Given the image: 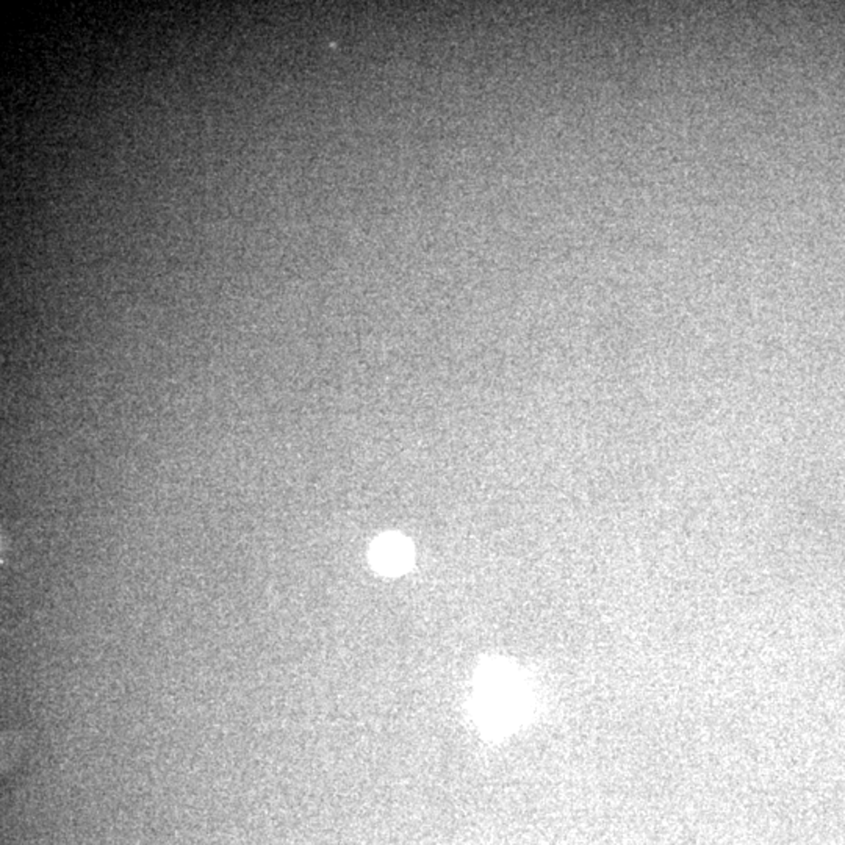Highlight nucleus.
I'll use <instances>...</instances> for the list:
<instances>
[{
	"instance_id": "obj_1",
	"label": "nucleus",
	"mask_w": 845,
	"mask_h": 845,
	"mask_svg": "<svg viewBox=\"0 0 845 845\" xmlns=\"http://www.w3.org/2000/svg\"><path fill=\"white\" fill-rule=\"evenodd\" d=\"M409 559V547L401 537H383L373 549V562L381 570L396 571L406 566Z\"/></svg>"
}]
</instances>
